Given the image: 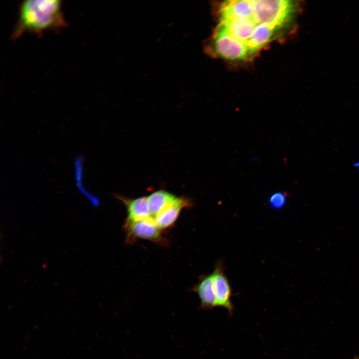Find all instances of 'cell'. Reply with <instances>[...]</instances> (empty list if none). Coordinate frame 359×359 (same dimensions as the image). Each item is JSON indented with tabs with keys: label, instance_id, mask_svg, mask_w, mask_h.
I'll return each mask as SVG.
<instances>
[{
	"label": "cell",
	"instance_id": "5",
	"mask_svg": "<svg viewBox=\"0 0 359 359\" xmlns=\"http://www.w3.org/2000/svg\"><path fill=\"white\" fill-rule=\"evenodd\" d=\"M125 228L131 238L146 239L162 244L165 243L160 229L152 217L137 221L127 219Z\"/></svg>",
	"mask_w": 359,
	"mask_h": 359
},
{
	"label": "cell",
	"instance_id": "11",
	"mask_svg": "<svg viewBox=\"0 0 359 359\" xmlns=\"http://www.w3.org/2000/svg\"><path fill=\"white\" fill-rule=\"evenodd\" d=\"M355 166L359 168V162L358 163H356Z\"/></svg>",
	"mask_w": 359,
	"mask_h": 359
},
{
	"label": "cell",
	"instance_id": "1",
	"mask_svg": "<svg viewBox=\"0 0 359 359\" xmlns=\"http://www.w3.org/2000/svg\"><path fill=\"white\" fill-rule=\"evenodd\" d=\"M60 0H26L19 5L18 17L11 35L13 40L25 33L38 36L47 30L66 27Z\"/></svg>",
	"mask_w": 359,
	"mask_h": 359
},
{
	"label": "cell",
	"instance_id": "6",
	"mask_svg": "<svg viewBox=\"0 0 359 359\" xmlns=\"http://www.w3.org/2000/svg\"><path fill=\"white\" fill-rule=\"evenodd\" d=\"M192 291L196 292L200 300V308L212 309L216 307V299L213 285L212 273L201 276Z\"/></svg>",
	"mask_w": 359,
	"mask_h": 359
},
{
	"label": "cell",
	"instance_id": "8",
	"mask_svg": "<svg viewBox=\"0 0 359 359\" xmlns=\"http://www.w3.org/2000/svg\"><path fill=\"white\" fill-rule=\"evenodd\" d=\"M125 204L128 212L127 220L137 221L152 217L150 210L147 197L135 199L116 195ZM153 218V217H152Z\"/></svg>",
	"mask_w": 359,
	"mask_h": 359
},
{
	"label": "cell",
	"instance_id": "2",
	"mask_svg": "<svg viewBox=\"0 0 359 359\" xmlns=\"http://www.w3.org/2000/svg\"><path fill=\"white\" fill-rule=\"evenodd\" d=\"M293 8L289 0H253L252 16L258 24H267L277 29L288 20Z\"/></svg>",
	"mask_w": 359,
	"mask_h": 359
},
{
	"label": "cell",
	"instance_id": "9",
	"mask_svg": "<svg viewBox=\"0 0 359 359\" xmlns=\"http://www.w3.org/2000/svg\"><path fill=\"white\" fill-rule=\"evenodd\" d=\"M177 198L174 195L163 190L152 193L147 197L152 217L155 218L171 205Z\"/></svg>",
	"mask_w": 359,
	"mask_h": 359
},
{
	"label": "cell",
	"instance_id": "3",
	"mask_svg": "<svg viewBox=\"0 0 359 359\" xmlns=\"http://www.w3.org/2000/svg\"><path fill=\"white\" fill-rule=\"evenodd\" d=\"M211 43L214 52L224 59L240 60L249 57L247 47L218 25L215 28Z\"/></svg>",
	"mask_w": 359,
	"mask_h": 359
},
{
	"label": "cell",
	"instance_id": "10",
	"mask_svg": "<svg viewBox=\"0 0 359 359\" xmlns=\"http://www.w3.org/2000/svg\"><path fill=\"white\" fill-rule=\"evenodd\" d=\"M286 199V195L284 193L278 192L271 196L269 202L272 207L279 209L284 207Z\"/></svg>",
	"mask_w": 359,
	"mask_h": 359
},
{
	"label": "cell",
	"instance_id": "12",
	"mask_svg": "<svg viewBox=\"0 0 359 359\" xmlns=\"http://www.w3.org/2000/svg\"><path fill=\"white\" fill-rule=\"evenodd\" d=\"M354 359H359V357H356V358H354Z\"/></svg>",
	"mask_w": 359,
	"mask_h": 359
},
{
	"label": "cell",
	"instance_id": "4",
	"mask_svg": "<svg viewBox=\"0 0 359 359\" xmlns=\"http://www.w3.org/2000/svg\"><path fill=\"white\" fill-rule=\"evenodd\" d=\"M225 268L221 260L217 261L212 272L213 285L216 299V307L226 309L231 316L234 309L231 302L233 295L228 279L224 272Z\"/></svg>",
	"mask_w": 359,
	"mask_h": 359
},
{
	"label": "cell",
	"instance_id": "7",
	"mask_svg": "<svg viewBox=\"0 0 359 359\" xmlns=\"http://www.w3.org/2000/svg\"><path fill=\"white\" fill-rule=\"evenodd\" d=\"M191 200L186 196L177 197L176 200L155 218L160 229L171 226L178 217L180 211L185 207H191Z\"/></svg>",
	"mask_w": 359,
	"mask_h": 359
}]
</instances>
